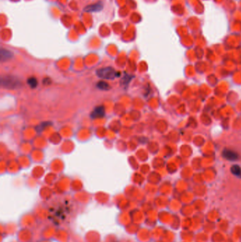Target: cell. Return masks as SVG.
<instances>
[{"label": "cell", "mask_w": 241, "mask_h": 242, "mask_svg": "<svg viewBox=\"0 0 241 242\" xmlns=\"http://www.w3.org/2000/svg\"><path fill=\"white\" fill-rule=\"evenodd\" d=\"M103 7V3L101 2H99L98 3L87 6L84 9V10L87 11V12H96V11H100L101 10H102Z\"/></svg>", "instance_id": "4"}, {"label": "cell", "mask_w": 241, "mask_h": 242, "mask_svg": "<svg viewBox=\"0 0 241 242\" xmlns=\"http://www.w3.org/2000/svg\"><path fill=\"white\" fill-rule=\"evenodd\" d=\"M13 57V53L11 51L7 50L2 49L1 50V60L2 62L6 61Z\"/></svg>", "instance_id": "6"}, {"label": "cell", "mask_w": 241, "mask_h": 242, "mask_svg": "<svg viewBox=\"0 0 241 242\" xmlns=\"http://www.w3.org/2000/svg\"><path fill=\"white\" fill-rule=\"evenodd\" d=\"M2 85L6 88H10V89H14L20 86V82L16 78L14 77H6L4 79L2 80Z\"/></svg>", "instance_id": "2"}, {"label": "cell", "mask_w": 241, "mask_h": 242, "mask_svg": "<svg viewBox=\"0 0 241 242\" xmlns=\"http://www.w3.org/2000/svg\"><path fill=\"white\" fill-rule=\"evenodd\" d=\"M28 84L34 89L38 86V80L35 77H30L28 79Z\"/></svg>", "instance_id": "9"}, {"label": "cell", "mask_w": 241, "mask_h": 242, "mask_svg": "<svg viewBox=\"0 0 241 242\" xmlns=\"http://www.w3.org/2000/svg\"><path fill=\"white\" fill-rule=\"evenodd\" d=\"M97 88L101 90H103V91H107L110 89V86L108 84L107 82H103V81H101V82H98V84H96Z\"/></svg>", "instance_id": "7"}, {"label": "cell", "mask_w": 241, "mask_h": 242, "mask_svg": "<svg viewBox=\"0 0 241 242\" xmlns=\"http://www.w3.org/2000/svg\"><path fill=\"white\" fill-rule=\"evenodd\" d=\"M223 157L229 161H235L238 159V155L231 149H225L223 152Z\"/></svg>", "instance_id": "3"}, {"label": "cell", "mask_w": 241, "mask_h": 242, "mask_svg": "<svg viewBox=\"0 0 241 242\" xmlns=\"http://www.w3.org/2000/svg\"><path fill=\"white\" fill-rule=\"evenodd\" d=\"M104 115H105V109H104L103 106H98V107L94 109L91 116L93 118H98L103 117Z\"/></svg>", "instance_id": "5"}, {"label": "cell", "mask_w": 241, "mask_h": 242, "mask_svg": "<svg viewBox=\"0 0 241 242\" xmlns=\"http://www.w3.org/2000/svg\"><path fill=\"white\" fill-rule=\"evenodd\" d=\"M231 172L237 176H239L241 174V168L238 165H233L231 167Z\"/></svg>", "instance_id": "8"}, {"label": "cell", "mask_w": 241, "mask_h": 242, "mask_svg": "<svg viewBox=\"0 0 241 242\" xmlns=\"http://www.w3.org/2000/svg\"><path fill=\"white\" fill-rule=\"evenodd\" d=\"M96 75L99 78L104 79H114L118 77L119 73L117 72L113 67H104L100 69L96 72Z\"/></svg>", "instance_id": "1"}]
</instances>
